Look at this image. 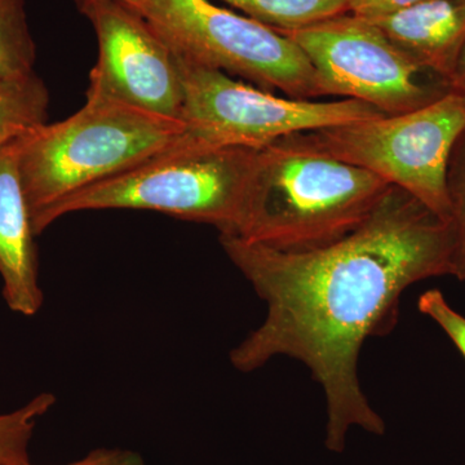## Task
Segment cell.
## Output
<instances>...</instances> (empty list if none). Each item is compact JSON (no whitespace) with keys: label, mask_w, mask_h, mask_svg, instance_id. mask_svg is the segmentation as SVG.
<instances>
[{"label":"cell","mask_w":465,"mask_h":465,"mask_svg":"<svg viewBox=\"0 0 465 465\" xmlns=\"http://www.w3.org/2000/svg\"><path fill=\"white\" fill-rule=\"evenodd\" d=\"M220 243L268 307L232 365L251 372L277 356L302 361L326 396L330 451L342 452L354 427L382 436L358 378L361 348L391 330L407 287L451 275V223L391 185L356 231L321 249L286 252L229 234Z\"/></svg>","instance_id":"obj_1"},{"label":"cell","mask_w":465,"mask_h":465,"mask_svg":"<svg viewBox=\"0 0 465 465\" xmlns=\"http://www.w3.org/2000/svg\"><path fill=\"white\" fill-rule=\"evenodd\" d=\"M391 183L280 139L259 149L235 237L300 252L341 240L370 216Z\"/></svg>","instance_id":"obj_2"},{"label":"cell","mask_w":465,"mask_h":465,"mask_svg":"<svg viewBox=\"0 0 465 465\" xmlns=\"http://www.w3.org/2000/svg\"><path fill=\"white\" fill-rule=\"evenodd\" d=\"M193 139L200 137L180 119L87 97L65 121L36 125L16 139L32 224L66 195Z\"/></svg>","instance_id":"obj_3"},{"label":"cell","mask_w":465,"mask_h":465,"mask_svg":"<svg viewBox=\"0 0 465 465\" xmlns=\"http://www.w3.org/2000/svg\"><path fill=\"white\" fill-rule=\"evenodd\" d=\"M258 152L193 139L66 195L34 220L33 231L38 237L56 220L79 211L149 210L235 234Z\"/></svg>","instance_id":"obj_4"},{"label":"cell","mask_w":465,"mask_h":465,"mask_svg":"<svg viewBox=\"0 0 465 465\" xmlns=\"http://www.w3.org/2000/svg\"><path fill=\"white\" fill-rule=\"evenodd\" d=\"M464 130L465 97L449 92L430 105L405 114L292 134L283 139L365 168L450 222L449 159Z\"/></svg>","instance_id":"obj_5"},{"label":"cell","mask_w":465,"mask_h":465,"mask_svg":"<svg viewBox=\"0 0 465 465\" xmlns=\"http://www.w3.org/2000/svg\"><path fill=\"white\" fill-rule=\"evenodd\" d=\"M173 48L203 65L240 75L291 99L326 96L316 69L287 36L211 0H140L130 5Z\"/></svg>","instance_id":"obj_6"},{"label":"cell","mask_w":465,"mask_h":465,"mask_svg":"<svg viewBox=\"0 0 465 465\" xmlns=\"http://www.w3.org/2000/svg\"><path fill=\"white\" fill-rule=\"evenodd\" d=\"M278 33L304 52L326 96L362 101L382 114L397 115L424 108L450 92L443 79L367 18L344 14Z\"/></svg>","instance_id":"obj_7"},{"label":"cell","mask_w":465,"mask_h":465,"mask_svg":"<svg viewBox=\"0 0 465 465\" xmlns=\"http://www.w3.org/2000/svg\"><path fill=\"white\" fill-rule=\"evenodd\" d=\"M174 54L183 92L182 121L211 145L262 149L292 134L385 115L353 99L336 103L282 99L177 51Z\"/></svg>","instance_id":"obj_8"},{"label":"cell","mask_w":465,"mask_h":465,"mask_svg":"<svg viewBox=\"0 0 465 465\" xmlns=\"http://www.w3.org/2000/svg\"><path fill=\"white\" fill-rule=\"evenodd\" d=\"M75 5L99 42L87 97L182 121L183 92L176 54L143 15L119 0H75Z\"/></svg>","instance_id":"obj_9"},{"label":"cell","mask_w":465,"mask_h":465,"mask_svg":"<svg viewBox=\"0 0 465 465\" xmlns=\"http://www.w3.org/2000/svg\"><path fill=\"white\" fill-rule=\"evenodd\" d=\"M16 139L0 146V275L8 308L32 317L41 311L45 298L39 286L36 235L18 171Z\"/></svg>","instance_id":"obj_10"},{"label":"cell","mask_w":465,"mask_h":465,"mask_svg":"<svg viewBox=\"0 0 465 465\" xmlns=\"http://www.w3.org/2000/svg\"><path fill=\"white\" fill-rule=\"evenodd\" d=\"M370 21L449 85L465 43V0H421Z\"/></svg>","instance_id":"obj_11"},{"label":"cell","mask_w":465,"mask_h":465,"mask_svg":"<svg viewBox=\"0 0 465 465\" xmlns=\"http://www.w3.org/2000/svg\"><path fill=\"white\" fill-rule=\"evenodd\" d=\"M50 92L35 73L0 79V146L30 128L47 124Z\"/></svg>","instance_id":"obj_12"},{"label":"cell","mask_w":465,"mask_h":465,"mask_svg":"<svg viewBox=\"0 0 465 465\" xmlns=\"http://www.w3.org/2000/svg\"><path fill=\"white\" fill-rule=\"evenodd\" d=\"M252 20L281 30H295L349 14V0H222Z\"/></svg>","instance_id":"obj_13"},{"label":"cell","mask_w":465,"mask_h":465,"mask_svg":"<svg viewBox=\"0 0 465 465\" xmlns=\"http://www.w3.org/2000/svg\"><path fill=\"white\" fill-rule=\"evenodd\" d=\"M35 60L25 0H0V79L33 74Z\"/></svg>","instance_id":"obj_14"},{"label":"cell","mask_w":465,"mask_h":465,"mask_svg":"<svg viewBox=\"0 0 465 465\" xmlns=\"http://www.w3.org/2000/svg\"><path fill=\"white\" fill-rule=\"evenodd\" d=\"M56 403L52 393H41L15 411L0 415V465H33L30 460L36 423Z\"/></svg>","instance_id":"obj_15"},{"label":"cell","mask_w":465,"mask_h":465,"mask_svg":"<svg viewBox=\"0 0 465 465\" xmlns=\"http://www.w3.org/2000/svg\"><path fill=\"white\" fill-rule=\"evenodd\" d=\"M448 192L454 231L452 277L465 281V130L458 137L448 166Z\"/></svg>","instance_id":"obj_16"},{"label":"cell","mask_w":465,"mask_h":465,"mask_svg":"<svg viewBox=\"0 0 465 465\" xmlns=\"http://www.w3.org/2000/svg\"><path fill=\"white\" fill-rule=\"evenodd\" d=\"M419 311L439 324L465 358V317L458 313L440 290L424 292L419 299Z\"/></svg>","instance_id":"obj_17"},{"label":"cell","mask_w":465,"mask_h":465,"mask_svg":"<svg viewBox=\"0 0 465 465\" xmlns=\"http://www.w3.org/2000/svg\"><path fill=\"white\" fill-rule=\"evenodd\" d=\"M421 0H349V14L356 15V16L374 18L387 16V15L394 14L414 5Z\"/></svg>","instance_id":"obj_18"},{"label":"cell","mask_w":465,"mask_h":465,"mask_svg":"<svg viewBox=\"0 0 465 465\" xmlns=\"http://www.w3.org/2000/svg\"><path fill=\"white\" fill-rule=\"evenodd\" d=\"M67 465H146L142 455L133 450L97 449L87 457Z\"/></svg>","instance_id":"obj_19"},{"label":"cell","mask_w":465,"mask_h":465,"mask_svg":"<svg viewBox=\"0 0 465 465\" xmlns=\"http://www.w3.org/2000/svg\"><path fill=\"white\" fill-rule=\"evenodd\" d=\"M449 90L465 97V43L463 50L459 54L451 78H450Z\"/></svg>","instance_id":"obj_20"},{"label":"cell","mask_w":465,"mask_h":465,"mask_svg":"<svg viewBox=\"0 0 465 465\" xmlns=\"http://www.w3.org/2000/svg\"><path fill=\"white\" fill-rule=\"evenodd\" d=\"M119 2L124 3L127 5H134L136 3H139L140 0H119Z\"/></svg>","instance_id":"obj_21"}]
</instances>
